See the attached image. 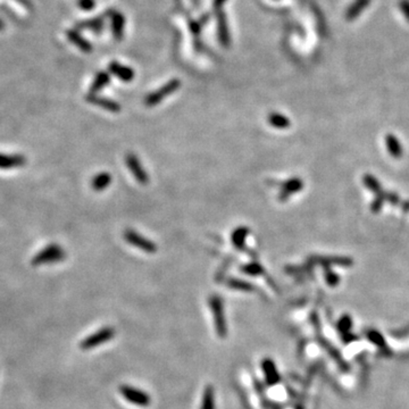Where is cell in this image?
<instances>
[{"mask_svg":"<svg viewBox=\"0 0 409 409\" xmlns=\"http://www.w3.org/2000/svg\"><path fill=\"white\" fill-rule=\"evenodd\" d=\"M203 409H214V396L210 388H207L204 391Z\"/></svg>","mask_w":409,"mask_h":409,"instance_id":"obj_18","label":"cell"},{"mask_svg":"<svg viewBox=\"0 0 409 409\" xmlns=\"http://www.w3.org/2000/svg\"><path fill=\"white\" fill-rule=\"evenodd\" d=\"M301 180L292 179L286 181L285 183L282 184L280 195H278V200H280V202H285L291 195H293L294 192H297L299 190V189H301Z\"/></svg>","mask_w":409,"mask_h":409,"instance_id":"obj_10","label":"cell"},{"mask_svg":"<svg viewBox=\"0 0 409 409\" xmlns=\"http://www.w3.org/2000/svg\"><path fill=\"white\" fill-rule=\"evenodd\" d=\"M209 305L214 315L216 329H217L218 333H224L225 332V320H224L222 298L219 296H211L209 299Z\"/></svg>","mask_w":409,"mask_h":409,"instance_id":"obj_6","label":"cell"},{"mask_svg":"<svg viewBox=\"0 0 409 409\" xmlns=\"http://www.w3.org/2000/svg\"><path fill=\"white\" fill-rule=\"evenodd\" d=\"M94 5L93 0H78V6L81 7L82 9L89 10L91 9Z\"/></svg>","mask_w":409,"mask_h":409,"instance_id":"obj_19","label":"cell"},{"mask_svg":"<svg viewBox=\"0 0 409 409\" xmlns=\"http://www.w3.org/2000/svg\"><path fill=\"white\" fill-rule=\"evenodd\" d=\"M111 70L112 73L115 74L116 76H119L123 81H131L133 78V70L129 68H124V66H121L116 63H113L111 65Z\"/></svg>","mask_w":409,"mask_h":409,"instance_id":"obj_14","label":"cell"},{"mask_svg":"<svg viewBox=\"0 0 409 409\" xmlns=\"http://www.w3.org/2000/svg\"><path fill=\"white\" fill-rule=\"evenodd\" d=\"M125 164H127L130 172L135 176V179L139 182L141 186H147L149 183V175L147 171L144 170L142 164L137 156L133 152H128L125 155Z\"/></svg>","mask_w":409,"mask_h":409,"instance_id":"obj_3","label":"cell"},{"mask_svg":"<svg viewBox=\"0 0 409 409\" xmlns=\"http://www.w3.org/2000/svg\"><path fill=\"white\" fill-rule=\"evenodd\" d=\"M108 82H109V75L107 73L101 72L98 74L96 78H94L91 88H90V94H94L96 92L100 91L105 85L108 84Z\"/></svg>","mask_w":409,"mask_h":409,"instance_id":"obj_15","label":"cell"},{"mask_svg":"<svg viewBox=\"0 0 409 409\" xmlns=\"http://www.w3.org/2000/svg\"><path fill=\"white\" fill-rule=\"evenodd\" d=\"M267 122L275 129H286L290 125V121L284 115L278 113H271L267 117Z\"/></svg>","mask_w":409,"mask_h":409,"instance_id":"obj_13","label":"cell"},{"mask_svg":"<svg viewBox=\"0 0 409 409\" xmlns=\"http://www.w3.org/2000/svg\"><path fill=\"white\" fill-rule=\"evenodd\" d=\"M226 284L230 286L232 289H237V290H242V291H247V292H250V291H253L255 288L254 285L251 284L249 282H246L243 280H240V278H229L226 282Z\"/></svg>","mask_w":409,"mask_h":409,"instance_id":"obj_16","label":"cell"},{"mask_svg":"<svg viewBox=\"0 0 409 409\" xmlns=\"http://www.w3.org/2000/svg\"><path fill=\"white\" fill-rule=\"evenodd\" d=\"M26 164V158L22 155H7L0 152V170H13L23 167Z\"/></svg>","mask_w":409,"mask_h":409,"instance_id":"obj_7","label":"cell"},{"mask_svg":"<svg viewBox=\"0 0 409 409\" xmlns=\"http://www.w3.org/2000/svg\"><path fill=\"white\" fill-rule=\"evenodd\" d=\"M121 393L122 396L127 399V401L133 405H136V406L147 407L148 405L150 404V398H149V396L147 393L139 390V389L125 385V387L121 388Z\"/></svg>","mask_w":409,"mask_h":409,"instance_id":"obj_5","label":"cell"},{"mask_svg":"<svg viewBox=\"0 0 409 409\" xmlns=\"http://www.w3.org/2000/svg\"><path fill=\"white\" fill-rule=\"evenodd\" d=\"M66 258V253L63 248L57 245V243H51V245L43 248L42 250L34 256L32 258L33 266H41V265H49V264H56L64 261Z\"/></svg>","mask_w":409,"mask_h":409,"instance_id":"obj_1","label":"cell"},{"mask_svg":"<svg viewBox=\"0 0 409 409\" xmlns=\"http://www.w3.org/2000/svg\"><path fill=\"white\" fill-rule=\"evenodd\" d=\"M86 100L90 104H92L94 106H98V107L104 108L105 111L111 112V113H120L121 112V106L120 104H117L116 101H114L112 99H107V98H102L98 97L96 94H89L86 97Z\"/></svg>","mask_w":409,"mask_h":409,"instance_id":"obj_9","label":"cell"},{"mask_svg":"<svg viewBox=\"0 0 409 409\" xmlns=\"http://www.w3.org/2000/svg\"><path fill=\"white\" fill-rule=\"evenodd\" d=\"M180 86V81L179 80H172L168 82L166 85L162 86V88L157 90V91L152 92L147 96V98L144 99V105L148 106V107H153V106H157L160 104L165 98L167 96H170L173 92H175L176 90L179 89Z\"/></svg>","mask_w":409,"mask_h":409,"instance_id":"obj_4","label":"cell"},{"mask_svg":"<svg viewBox=\"0 0 409 409\" xmlns=\"http://www.w3.org/2000/svg\"><path fill=\"white\" fill-rule=\"evenodd\" d=\"M68 37L69 39V41L75 43L78 48L82 49L83 51H90V50H91V47H90L89 43L86 42L83 38L80 37V34H78L77 32H75V31H68Z\"/></svg>","mask_w":409,"mask_h":409,"instance_id":"obj_17","label":"cell"},{"mask_svg":"<svg viewBox=\"0 0 409 409\" xmlns=\"http://www.w3.org/2000/svg\"><path fill=\"white\" fill-rule=\"evenodd\" d=\"M112 183V175L107 172H101L97 174L91 181V187L94 191L101 192L108 188Z\"/></svg>","mask_w":409,"mask_h":409,"instance_id":"obj_11","label":"cell"},{"mask_svg":"<svg viewBox=\"0 0 409 409\" xmlns=\"http://www.w3.org/2000/svg\"><path fill=\"white\" fill-rule=\"evenodd\" d=\"M123 238L125 241L130 245L133 246L137 249L144 251V253L148 254H153L157 251V245L155 242H152L151 240H149L147 238H144L143 235H141L140 233H137L135 230H125L123 233Z\"/></svg>","mask_w":409,"mask_h":409,"instance_id":"obj_2","label":"cell"},{"mask_svg":"<svg viewBox=\"0 0 409 409\" xmlns=\"http://www.w3.org/2000/svg\"><path fill=\"white\" fill-rule=\"evenodd\" d=\"M3 26H5V25H3V23H2L1 21H0V31L3 30Z\"/></svg>","mask_w":409,"mask_h":409,"instance_id":"obj_20","label":"cell"},{"mask_svg":"<svg viewBox=\"0 0 409 409\" xmlns=\"http://www.w3.org/2000/svg\"><path fill=\"white\" fill-rule=\"evenodd\" d=\"M250 234V229L248 226H239L231 234V242L235 249L239 251L247 250V238Z\"/></svg>","mask_w":409,"mask_h":409,"instance_id":"obj_8","label":"cell"},{"mask_svg":"<svg viewBox=\"0 0 409 409\" xmlns=\"http://www.w3.org/2000/svg\"><path fill=\"white\" fill-rule=\"evenodd\" d=\"M240 271L247 275H250V276H261V275L265 274L264 266L259 264L258 261H253L248 263V264H243L240 267Z\"/></svg>","mask_w":409,"mask_h":409,"instance_id":"obj_12","label":"cell"}]
</instances>
